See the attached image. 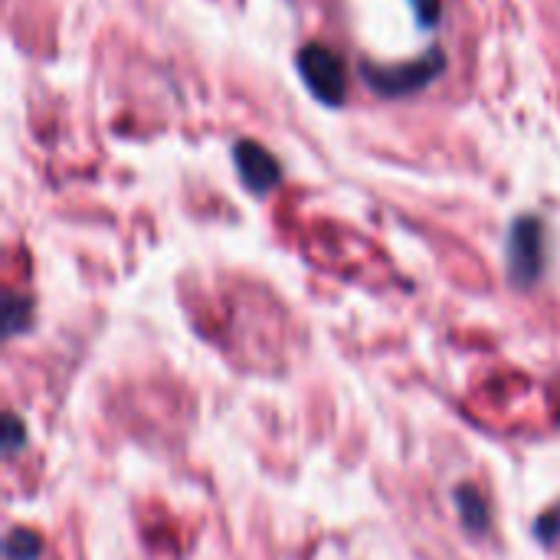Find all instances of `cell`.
Here are the masks:
<instances>
[{"instance_id": "1", "label": "cell", "mask_w": 560, "mask_h": 560, "mask_svg": "<svg viewBox=\"0 0 560 560\" xmlns=\"http://www.w3.org/2000/svg\"><path fill=\"white\" fill-rule=\"evenodd\" d=\"M505 262L515 289H532L545 276V223L538 217H518L512 223Z\"/></svg>"}, {"instance_id": "2", "label": "cell", "mask_w": 560, "mask_h": 560, "mask_svg": "<svg viewBox=\"0 0 560 560\" xmlns=\"http://www.w3.org/2000/svg\"><path fill=\"white\" fill-rule=\"evenodd\" d=\"M443 69H446V56L440 49H430L423 59H413V62H404V66H390V69L364 62L361 75H364V82L377 95H413V92L427 89Z\"/></svg>"}, {"instance_id": "3", "label": "cell", "mask_w": 560, "mask_h": 560, "mask_svg": "<svg viewBox=\"0 0 560 560\" xmlns=\"http://www.w3.org/2000/svg\"><path fill=\"white\" fill-rule=\"evenodd\" d=\"M299 72L305 79V85L312 89V95L325 105H341L348 95V75H345V62L335 49L322 46V43H308L299 49Z\"/></svg>"}, {"instance_id": "4", "label": "cell", "mask_w": 560, "mask_h": 560, "mask_svg": "<svg viewBox=\"0 0 560 560\" xmlns=\"http://www.w3.org/2000/svg\"><path fill=\"white\" fill-rule=\"evenodd\" d=\"M233 161H236V171L243 177V187L253 190V194H269L282 180L279 161L256 141H236Z\"/></svg>"}, {"instance_id": "5", "label": "cell", "mask_w": 560, "mask_h": 560, "mask_svg": "<svg viewBox=\"0 0 560 560\" xmlns=\"http://www.w3.org/2000/svg\"><path fill=\"white\" fill-rule=\"evenodd\" d=\"M453 499H456V512H459L466 532H472V535H489L492 515H489V502L482 499V492L472 489V486H459V489L453 492Z\"/></svg>"}, {"instance_id": "6", "label": "cell", "mask_w": 560, "mask_h": 560, "mask_svg": "<svg viewBox=\"0 0 560 560\" xmlns=\"http://www.w3.org/2000/svg\"><path fill=\"white\" fill-rule=\"evenodd\" d=\"M7 560H39L43 555V538L33 528H13L3 541Z\"/></svg>"}, {"instance_id": "7", "label": "cell", "mask_w": 560, "mask_h": 560, "mask_svg": "<svg viewBox=\"0 0 560 560\" xmlns=\"http://www.w3.org/2000/svg\"><path fill=\"white\" fill-rule=\"evenodd\" d=\"M30 322H33V302L26 295H10L7 308H3V325H7L3 331H7V338L23 335L30 328Z\"/></svg>"}, {"instance_id": "8", "label": "cell", "mask_w": 560, "mask_h": 560, "mask_svg": "<svg viewBox=\"0 0 560 560\" xmlns=\"http://www.w3.org/2000/svg\"><path fill=\"white\" fill-rule=\"evenodd\" d=\"M23 446H26V427L13 410H7V417H3V456L13 459Z\"/></svg>"}, {"instance_id": "9", "label": "cell", "mask_w": 560, "mask_h": 560, "mask_svg": "<svg viewBox=\"0 0 560 560\" xmlns=\"http://www.w3.org/2000/svg\"><path fill=\"white\" fill-rule=\"evenodd\" d=\"M535 538L545 548H560V505L548 509L538 522H535Z\"/></svg>"}, {"instance_id": "10", "label": "cell", "mask_w": 560, "mask_h": 560, "mask_svg": "<svg viewBox=\"0 0 560 560\" xmlns=\"http://www.w3.org/2000/svg\"><path fill=\"white\" fill-rule=\"evenodd\" d=\"M413 7V16L423 23V26H436L440 16H443V0H407Z\"/></svg>"}]
</instances>
